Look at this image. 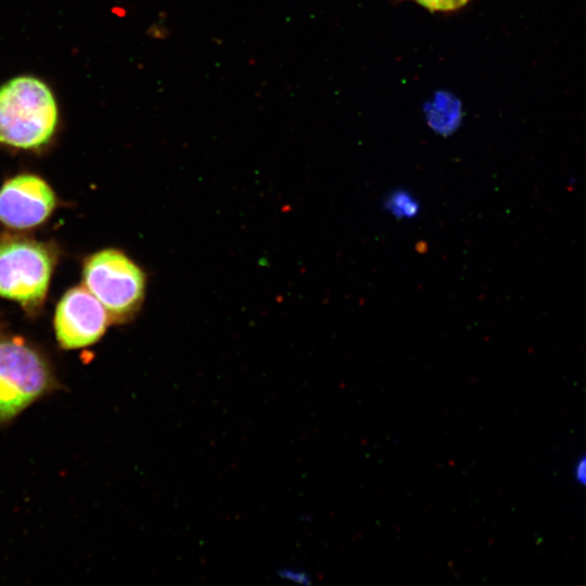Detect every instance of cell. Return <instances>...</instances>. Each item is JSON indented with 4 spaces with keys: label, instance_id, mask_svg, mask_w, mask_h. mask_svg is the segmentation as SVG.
Instances as JSON below:
<instances>
[{
    "label": "cell",
    "instance_id": "cell-8",
    "mask_svg": "<svg viewBox=\"0 0 586 586\" xmlns=\"http://www.w3.org/2000/svg\"><path fill=\"white\" fill-rule=\"evenodd\" d=\"M385 208L396 218H413L419 213V202L407 190L397 189L386 198Z\"/></svg>",
    "mask_w": 586,
    "mask_h": 586
},
{
    "label": "cell",
    "instance_id": "cell-2",
    "mask_svg": "<svg viewBox=\"0 0 586 586\" xmlns=\"http://www.w3.org/2000/svg\"><path fill=\"white\" fill-rule=\"evenodd\" d=\"M85 288L103 305L111 323H125L137 316L146 293V276L127 254L104 249L86 258Z\"/></svg>",
    "mask_w": 586,
    "mask_h": 586
},
{
    "label": "cell",
    "instance_id": "cell-10",
    "mask_svg": "<svg viewBox=\"0 0 586 586\" xmlns=\"http://www.w3.org/2000/svg\"><path fill=\"white\" fill-rule=\"evenodd\" d=\"M575 474L577 481L581 484L586 485V456L581 458L579 462L577 463Z\"/></svg>",
    "mask_w": 586,
    "mask_h": 586
},
{
    "label": "cell",
    "instance_id": "cell-7",
    "mask_svg": "<svg viewBox=\"0 0 586 586\" xmlns=\"http://www.w3.org/2000/svg\"><path fill=\"white\" fill-rule=\"evenodd\" d=\"M429 124L441 133L451 132L458 125L460 109L457 100L445 93L440 94L426 110Z\"/></svg>",
    "mask_w": 586,
    "mask_h": 586
},
{
    "label": "cell",
    "instance_id": "cell-6",
    "mask_svg": "<svg viewBox=\"0 0 586 586\" xmlns=\"http://www.w3.org/2000/svg\"><path fill=\"white\" fill-rule=\"evenodd\" d=\"M55 204V194L43 179L18 175L0 189V222L12 229H29L46 221Z\"/></svg>",
    "mask_w": 586,
    "mask_h": 586
},
{
    "label": "cell",
    "instance_id": "cell-3",
    "mask_svg": "<svg viewBox=\"0 0 586 586\" xmlns=\"http://www.w3.org/2000/svg\"><path fill=\"white\" fill-rule=\"evenodd\" d=\"M54 254L44 243L29 239L0 242V297L27 310L39 308L48 292Z\"/></svg>",
    "mask_w": 586,
    "mask_h": 586
},
{
    "label": "cell",
    "instance_id": "cell-9",
    "mask_svg": "<svg viewBox=\"0 0 586 586\" xmlns=\"http://www.w3.org/2000/svg\"><path fill=\"white\" fill-rule=\"evenodd\" d=\"M430 11H454L463 7L469 0H416Z\"/></svg>",
    "mask_w": 586,
    "mask_h": 586
},
{
    "label": "cell",
    "instance_id": "cell-1",
    "mask_svg": "<svg viewBox=\"0 0 586 586\" xmlns=\"http://www.w3.org/2000/svg\"><path fill=\"white\" fill-rule=\"evenodd\" d=\"M58 122L54 95L40 79L18 76L0 87V143L22 150L42 148Z\"/></svg>",
    "mask_w": 586,
    "mask_h": 586
},
{
    "label": "cell",
    "instance_id": "cell-4",
    "mask_svg": "<svg viewBox=\"0 0 586 586\" xmlns=\"http://www.w3.org/2000/svg\"><path fill=\"white\" fill-rule=\"evenodd\" d=\"M53 386L51 369L40 353L18 337H0V423Z\"/></svg>",
    "mask_w": 586,
    "mask_h": 586
},
{
    "label": "cell",
    "instance_id": "cell-5",
    "mask_svg": "<svg viewBox=\"0 0 586 586\" xmlns=\"http://www.w3.org/2000/svg\"><path fill=\"white\" fill-rule=\"evenodd\" d=\"M111 323L103 305L85 288L69 289L54 315V332L61 347L75 349L99 341Z\"/></svg>",
    "mask_w": 586,
    "mask_h": 586
}]
</instances>
